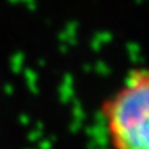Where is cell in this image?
Here are the masks:
<instances>
[{
	"instance_id": "6da1fadb",
	"label": "cell",
	"mask_w": 149,
	"mask_h": 149,
	"mask_svg": "<svg viewBox=\"0 0 149 149\" xmlns=\"http://www.w3.org/2000/svg\"><path fill=\"white\" fill-rule=\"evenodd\" d=\"M100 116L111 149H149V69L128 74Z\"/></svg>"
}]
</instances>
